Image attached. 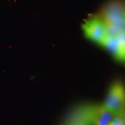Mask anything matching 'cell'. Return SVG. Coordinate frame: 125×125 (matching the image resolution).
I'll use <instances>...</instances> for the list:
<instances>
[{
	"instance_id": "cell-6",
	"label": "cell",
	"mask_w": 125,
	"mask_h": 125,
	"mask_svg": "<svg viewBox=\"0 0 125 125\" xmlns=\"http://www.w3.org/2000/svg\"><path fill=\"white\" fill-rule=\"evenodd\" d=\"M109 125H125V123L119 115H116L114 116Z\"/></svg>"
},
{
	"instance_id": "cell-2",
	"label": "cell",
	"mask_w": 125,
	"mask_h": 125,
	"mask_svg": "<svg viewBox=\"0 0 125 125\" xmlns=\"http://www.w3.org/2000/svg\"><path fill=\"white\" fill-rule=\"evenodd\" d=\"M103 104L115 116L121 113L125 107V86L123 83L117 81L112 84Z\"/></svg>"
},
{
	"instance_id": "cell-9",
	"label": "cell",
	"mask_w": 125,
	"mask_h": 125,
	"mask_svg": "<svg viewBox=\"0 0 125 125\" xmlns=\"http://www.w3.org/2000/svg\"><path fill=\"white\" fill-rule=\"evenodd\" d=\"M121 27H122V30L123 32H125V21L122 23V24L121 25Z\"/></svg>"
},
{
	"instance_id": "cell-8",
	"label": "cell",
	"mask_w": 125,
	"mask_h": 125,
	"mask_svg": "<svg viewBox=\"0 0 125 125\" xmlns=\"http://www.w3.org/2000/svg\"><path fill=\"white\" fill-rule=\"evenodd\" d=\"M87 125L85 124V123H80V122H72V123H71V125Z\"/></svg>"
},
{
	"instance_id": "cell-5",
	"label": "cell",
	"mask_w": 125,
	"mask_h": 125,
	"mask_svg": "<svg viewBox=\"0 0 125 125\" xmlns=\"http://www.w3.org/2000/svg\"><path fill=\"white\" fill-rule=\"evenodd\" d=\"M103 46L105 47L118 60H125V47L119 42L116 36L109 35Z\"/></svg>"
},
{
	"instance_id": "cell-7",
	"label": "cell",
	"mask_w": 125,
	"mask_h": 125,
	"mask_svg": "<svg viewBox=\"0 0 125 125\" xmlns=\"http://www.w3.org/2000/svg\"><path fill=\"white\" fill-rule=\"evenodd\" d=\"M119 115L121 117V118L122 119V120L124 121V122L125 123V107L124 108H123L122 111L121 112V113Z\"/></svg>"
},
{
	"instance_id": "cell-4",
	"label": "cell",
	"mask_w": 125,
	"mask_h": 125,
	"mask_svg": "<svg viewBox=\"0 0 125 125\" xmlns=\"http://www.w3.org/2000/svg\"><path fill=\"white\" fill-rule=\"evenodd\" d=\"M102 14L106 24L121 26L125 20V5L120 1H112L106 5Z\"/></svg>"
},
{
	"instance_id": "cell-3",
	"label": "cell",
	"mask_w": 125,
	"mask_h": 125,
	"mask_svg": "<svg viewBox=\"0 0 125 125\" xmlns=\"http://www.w3.org/2000/svg\"><path fill=\"white\" fill-rule=\"evenodd\" d=\"M82 29L86 37L102 46L109 35L105 22L98 19L89 20Z\"/></svg>"
},
{
	"instance_id": "cell-1",
	"label": "cell",
	"mask_w": 125,
	"mask_h": 125,
	"mask_svg": "<svg viewBox=\"0 0 125 125\" xmlns=\"http://www.w3.org/2000/svg\"><path fill=\"white\" fill-rule=\"evenodd\" d=\"M115 115L104 104L88 105L80 108L76 111L75 120L87 125H109Z\"/></svg>"
}]
</instances>
